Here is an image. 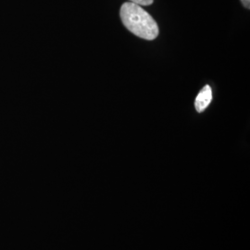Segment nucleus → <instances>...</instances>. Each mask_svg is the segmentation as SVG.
Masks as SVG:
<instances>
[{
  "mask_svg": "<svg viewBox=\"0 0 250 250\" xmlns=\"http://www.w3.org/2000/svg\"><path fill=\"white\" fill-rule=\"evenodd\" d=\"M120 16L126 29L134 36L145 40H154L159 36L160 30L157 22L142 6L126 2L120 9Z\"/></svg>",
  "mask_w": 250,
  "mask_h": 250,
  "instance_id": "obj_1",
  "label": "nucleus"
},
{
  "mask_svg": "<svg viewBox=\"0 0 250 250\" xmlns=\"http://www.w3.org/2000/svg\"><path fill=\"white\" fill-rule=\"evenodd\" d=\"M212 100V90L209 85H206L200 92L198 93L196 101H195V107L197 112L201 113L205 110Z\"/></svg>",
  "mask_w": 250,
  "mask_h": 250,
  "instance_id": "obj_2",
  "label": "nucleus"
},
{
  "mask_svg": "<svg viewBox=\"0 0 250 250\" xmlns=\"http://www.w3.org/2000/svg\"><path fill=\"white\" fill-rule=\"evenodd\" d=\"M129 1L135 3V4H138L140 6H149V5H151L154 0H129Z\"/></svg>",
  "mask_w": 250,
  "mask_h": 250,
  "instance_id": "obj_3",
  "label": "nucleus"
},
{
  "mask_svg": "<svg viewBox=\"0 0 250 250\" xmlns=\"http://www.w3.org/2000/svg\"><path fill=\"white\" fill-rule=\"evenodd\" d=\"M243 5L245 8L247 9H250V0H241Z\"/></svg>",
  "mask_w": 250,
  "mask_h": 250,
  "instance_id": "obj_4",
  "label": "nucleus"
}]
</instances>
